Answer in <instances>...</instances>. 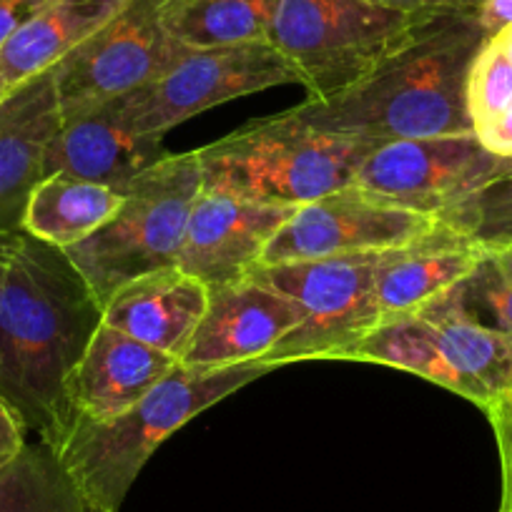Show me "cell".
Returning <instances> with one entry per match:
<instances>
[{"mask_svg": "<svg viewBox=\"0 0 512 512\" xmlns=\"http://www.w3.org/2000/svg\"><path fill=\"white\" fill-rule=\"evenodd\" d=\"M103 304L66 251L21 231L0 289V397L56 450L71 427L68 387Z\"/></svg>", "mask_w": 512, "mask_h": 512, "instance_id": "cell-1", "label": "cell"}, {"mask_svg": "<svg viewBox=\"0 0 512 512\" xmlns=\"http://www.w3.org/2000/svg\"><path fill=\"white\" fill-rule=\"evenodd\" d=\"M485 41L475 16L432 18L357 86L329 101L307 98L284 113L317 131L372 144L475 134L467 73Z\"/></svg>", "mask_w": 512, "mask_h": 512, "instance_id": "cell-2", "label": "cell"}, {"mask_svg": "<svg viewBox=\"0 0 512 512\" xmlns=\"http://www.w3.org/2000/svg\"><path fill=\"white\" fill-rule=\"evenodd\" d=\"M274 369L264 359L231 367L179 364L113 420L73 422L53 452L88 507L118 512L146 462L176 430Z\"/></svg>", "mask_w": 512, "mask_h": 512, "instance_id": "cell-3", "label": "cell"}, {"mask_svg": "<svg viewBox=\"0 0 512 512\" xmlns=\"http://www.w3.org/2000/svg\"><path fill=\"white\" fill-rule=\"evenodd\" d=\"M372 141L327 134L287 113L254 121L196 149L204 191L274 206H304L352 184Z\"/></svg>", "mask_w": 512, "mask_h": 512, "instance_id": "cell-4", "label": "cell"}, {"mask_svg": "<svg viewBox=\"0 0 512 512\" xmlns=\"http://www.w3.org/2000/svg\"><path fill=\"white\" fill-rule=\"evenodd\" d=\"M196 151L166 154L123 194L116 214L66 256L101 304L131 279L176 267L191 206L201 194Z\"/></svg>", "mask_w": 512, "mask_h": 512, "instance_id": "cell-5", "label": "cell"}, {"mask_svg": "<svg viewBox=\"0 0 512 512\" xmlns=\"http://www.w3.org/2000/svg\"><path fill=\"white\" fill-rule=\"evenodd\" d=\"M427 21L372 0H279L269 41L292 63L309 101H329L364 81Z\"/></svg>", "mask_w": 512, "mask_h": 512, "instance_id": "cell-6", "label": "cell"}, {"mask_svg": "<svg viewBox=\"0 0 512 512\" xmlns=\"http://www.w3.org/2000/svg\"><path fill=\"white\" fill-rule=\"evenodd\" d=\"M344 362L412 372L482 412L512 395V339L437 307L384 319Z\"/></svg>", "mask_w": 512, "mask_h": 512, "instance_id": "cell-7", "label": "cell"}, {"mask_svg": "<svg viewBox=\"0 0 512 512\" xmlns=\"http://www.w3.org/2000/svg\"><path fill=\"white\" fill-rule=\"evenodd\" d=\"M377 262L379 254H357L256 267L251 274L287 294L302 314L267 362L274 367L324 359L344 362L349 349L382 324L374 287Z\"/></svg>", "mask_w": 512, "mask_h": 512, "instance_id": "cell-8", "label": "cell"}, {"mask_svg": "<svg viewBox=\"0 0 512 512\" xmlns=\"http://www.w3.org/2000/svg\"><path fill=\"white\" fill-rule=\"evenodd\" d=\"M287 83H299V76L272 41L184 48L169 71L108 103L128 131L164 139L219 103Z\"/></svg>", "mask_w": 512, "mask_h": 512, "instance_id": "cell-9", "label": "cell"}, {"mask_svg": "<svg viewBox=\"0 0 512 512\" xmlns=\"http://www.w3.org/2000/svg\"><path fill=\"white\" fill-rule=\"evenodd\" d=\"M164 11L166 0H128L101 31L53 66L61 113L86 111L169 71L184 46L171 38Z\"/></svg>", "mask_w": 512, "mask_h": 512, "instance_id": "cell-10", "label": "cell"}, {"mask_svg": "<svg viewBox=\"0 0 512 512\" xmlns=\"http://www.w3.org/2000/svg\"><path fill=\"white\" fill-rule=\"evenodd\" d=\"M437 224L440 221L435 216L402 209L362 186L347 184L299 206L269 241L262 267L329 256L382 254L425 239Z\"/></svg>", "mask_w": 512, "mask_h": 512, "instance_id": "cell-11", "label": "cell"}, {"mask_svg": "<svg viewBox=\"0 0 512 512\" xmlns=\"http://www.w3.org/2000/svg\"><path fill=\"white\" fill-rule=\"evenodd\" d=\"M475 134L400 139L374 146L352 184L402 209L435 216L497 166Z\"/></svg>", "mask_w": 512, "mask_h": 512, "instance_id": "cell-12", "label": "cell"}, {"mask_svg": "<svg viewBox=\"0 0 512 512\" xmlns=\"http://www.w3.org/2000/svg\"><path fill=\"white\" fill-rule=\"evenodd\" d=\"M297 209L201 189L186 221L176 267L209 289L249 277L262 267L269 241Z\"/></svg>", "mask_w": 512, "mask_h": 512, "instance_id": "cell-13", "label": "cell"}, {"mask_svg": "<svg viewBox=\"0 0 512 512\" xmlns=\"http://www.w3.org/2000/svg\"><path fill=\"white\" fill-rule=\"evenodd\" d=\"M299 307L249 274L209 289V304L196 327L181 364L186 367H231L267 362L269 352L299 324Z\"/></svg>", "mask_w": 512, "mask_h": 512, "instance_id": "cell-14", "label": "cell"}, {"mask_svg": "<svg viewBox=\"0 0 512 512\" xmlns=\"http://www.w3.org/2000/svg\"><path fill=\"white\" fill-rule=\"evenodd\" d=\"M61 126L53 71L38 73L0 98V234L23 231L31 191L43 179L46 151Z\"/></svg>", "mask_w": 512, "mask_h": 512, "instance_id": "cell-15", "label": "cell"}, {"mask_svg": "<svg viewBox=\"0 0 512 512\" xmlns=\"http://www.w3.org/2000/svg\"><path fill=\"white\" fill-rule=\"evenodd\" d=\"M164 156V139L128 131L106 101L86 111L61 113L43 174H68L126 194L128 186Z\"/></svg>", "mask_w": 512, "mask_h": 512, "instance_id": "cell-16", "label": "cell"}, {"mask_svg": "<svg viewBox=\"0 0 512 512\" xmlns=\"http://www.w3.org/2000/svg\"><path fill=\"white\" fill-rule=\"evenodd\" d=\"M179 359L101 324L68 387L73 422H106L134 407L169 377Z\"/></svg>", "mask_w": 512, "mask_h": 512, "instance_id": "cell-17", "label": "cell"}, {"mask_svg": "<svg viewBox=\"0 0 512 512\" xmlns=\"http://www.w3.org/2000/svg\"><path fill=\"white\" fill-rule=\"evenodd\" d=\"M209 304V287L179 267L131 279L103 304V324L181 362Z\"/></svg>", "mask_w": 512, "mask_h": 512, "instance_id": "cell-18", "label": "cell"}, {"mask_svg": "<svg viewBox=\"0 0 512 512\" xmlns=\"http://www.w3.org/2000/svg\"><path fill=\"white\" fill-rule=\"evenodd\" d=\"M482 254L480 246L442 224L415 244L379 254L374 287L382 322L417 312L450 292L477 267Z\"/></svg>", "mask_w": 512, "mask_h": 512, "instance_id": "cell-19", "label": "cell"}, {"mask_svg": "<svg viewBox=\"0 0 512 512\" xmlns=\"http://www.w3.org/2000/svg\"><path fill=\"white\" fill-rule=\"evenodd\" d=\"M128 0H56L0 48V86L13 88L71 56Z\"/></svg>", "mask_w": 512, "mask_h": 512, "instance_id": "cell-20", "label": "cell"}, {"mask_svg": "<svg viewBox=\"0 0 512 512\" xmlns=\"http://www.w3.org/2000/svg\"><path fill=\"white\" fill-rule=\"evenodd\" d=\"M121 201L123 194L111 186L68 174H48L28 196L23 231L33 239L68 249L101 229Z\"/></svg>", "mask_w": 512, "mask_h": 512, "instance_id": "cell-21", "label": "cell"}, {"mask_svg": "<svg viewBox=\"0 0 512 512\" xmlns=\"http://www.w3.org/2000/svg\"><path fill=\"white\" fill-rule=\"evenodd\" d=\"M279 0H166L164 21L184 48L269 41Z\"/></svg>", "mask_w": 512, "mask_h": 512, "instance_id": "cell-22", "label": "cell"}, {"mask_svg": "<svg viewBox=\"0 0 512 512\" xmlns=\"http://www.w3.org/2000/svg\"><path fill=\"white\" fill-rule=\"evenodd\" d=\"M0 512H91V507L56 452L36 440L0 470Z\"/></svg>", "mask_w": 512, "mask_h": 512, "instance_id": "cell-23", "label": "cell"}, {"mask_svg": "<svg viewBox=\"0 0 512 512\" xmlns=\"http://www.w3.org/2000/svg\"><path fill=\"white\" fill-rule=\"evenodd\" d=\"M437 221L482 251L512 246V159L497 161L475 189L440 211Z\"/></svg>", "mask_w": 512, "mask_h": 512, "instance_id": "cell-24", "label": "cell"}, {"mask_svg": "<svg viewBox=\"0 0 512 512\" xmlns=\"http://www.w3.org/2000/svg\"><path fill=\"white\" fill-rule=\"evenodd\" d=\"M427 307L445 309L512 339V264L497 251H485L462 282Z\"/></svg>", "mask_w": 512, "mask_h": 512, "instance_id": "cell-25", "label": "cell"}, {"mask_svg": "<svg viewBox=\"0 0 512 512\" xmlns=\"http://www.w3.org/2000/svg\"><path fill=\"white\" fill-rule=\"evenodd\" d=\"M512 106V63L495 38H487L467 73V113L480 128Z\"/></svg>", "mask_w": 512, "mask_h": 512, "instance_id": "cell-26", "label": "cell"}, {"mask_svg": "<svg viewBox=\"0 0 512 512\" xmlns=\"http://www.w3.org/2000/svg\"><path fill=\"white\" fill-rule=\"evenodd\" d=\"M490 420L492 432H495L497 455H500V510L497 512H512V415L510 412L492 407L485 412Z\"/></svg>", "mask_w": 512, "mask_h": 512, "instance_id": "cell-27", "label": "cell"}, {"mask_svg": "<svg viewBox=\"0 0 512 512\" xmlns=\"http://www.w3.org/2000/svg\"><path fill=\"white\" fill-rule=\"evenodd\" d=\"M372 3L417 18L475 16L477 6H480V0H372Z\"/></svg>", "mask_w": 512, "mask_h": 512, "instance_id": "cell-28", "label": "cell"}, {"mask_svg": "<svg viewBox=\"0 0 512 512\" xmlns=\"http://www.w3.org/2000/svg\"><path fill=\"white\" fill-rule=\"evenodd\" d=\"M56 0H0V48Z\"/></svg>", "mask_w": 512, "mask_h": 512, "instance_id": "cell-29", "label": "cell"}, {"mask_svg": "<svg viewBox=\"0 0 512 512\" xmlns=\"http://www.w3.org/2000/svg\"><path fill=\"white\" fill-rule=\"evenodd\" d=\"M28 445V430L13 407L0 397V470L11 465Z\"/></svg>", "mask_w": 512, "mask_h": 512, "instance_id": "cell-30", "label": "cell"}, {"mask_svg": "<svg viewBox=\"0 0 512 512\" xmlns=\"http://www.w3.org/2000/svg\"><path fill=\"white\" fill-rule=\"evenodd\" d=\"M477 141L497 159H512V106L475 131Z\"/></svg>", "mask_w": 512, "mask_h": 512, "instance_id": "cell-31", "label": "cell"}, {"mask_svg": "<svg viewBox=\"0 0 512 512\" xmlns=\"http://www.w3.org/2000/svg\"><path fill=\"white\" fill-rule=\"evenodd\" d=\"M475 21L485 38L500 36L502 31L512 28V0H480Z\"/></svg>", "mask_w": 512, "mask_h": 512, "instance_id": "cell-32", "label": "cell"}, {"mask_svg": "<svg viewBox=\"0 0 512 512\" xmlns=\"http://www.w3.org/2000/svg\"><path fill=\"white\" fill-rule=\"evenodd\" d=\"M18 236H21V231L18 234H0V289H3V279H6V269L8 262H11L13 249H16Z\"/></svg>", "mask_w": 512, "mask_h": 512, "instance_id": "cell-33", "label": "cell"}, {"mask_svg": "<svg viewBox=\"0 0 512 512\" xmlns=\"http://www.w3.org/2000/svg\"><path fill=\"white\" fill-rule=\"evenodd\" d=\"M495 41L500 43V48H502V51H505V56L510 58V63H512V28L502 31L500 36H495Z\"/></svg>", "mask_w": 512, "mask_h": 512, "instance_id": "cell-34", "label": "cell"}, {"mask_svg": "<svg viewBox=\"0 0 512 512\" xmlns=\"http://www.w3.org/2000/svg\"><path fill=\"white\" fill-rule=\"evenodd\" d=\"M495 407H500V410H505V412H510V415H512V395L510 397H507V400H502V402H497V405ZM490 410H492V407H490Z\"/></svg>", "mask_w": 512, "mask_h": 512, "instance_id": "cell-35", "label": "cell"}, {"mask_svg": "<svg viewBox=\"0 0 512 512\" xmlns=\"http://www.w3.org/2000/svg\"><path fill=\"white\" fill-rule=\"evenodd\" d=\"M497 254H502L507 259V262L512 264V246H505V249H497Z\"/></svg>", "mask_w": 512, "mask_h": 512, "instance_id": "cell-36", "label": "cell"}, {"mask_svg": "<svg viewBox=\"0 0 512 512\" xmlns=\"http://www.w3.org/2000/svg\"><path fill=\"white\" fill-rule=\"evenodd\" d=\"M6 91H8L6 86H0V98H3V93H6Z\"/></svg>", "mask_w": 512, "mask_h": 512, "instance_id": "cell-37", "label": "cell"}, {"mask_svg": "<svg viewBox=\"0 0 512 512\" xmlns=\"http://www.w3.org/2000/svg\"><path fill=\"white\" fill-rule=\"evenodd\" d=\"M91 512H106V510H96V507H91Z\"/></svg>", "mask_w": 512, "mask_h": 512, "instance_id": "cell-38", "label": "cell"}]
</instances>
